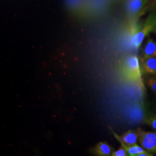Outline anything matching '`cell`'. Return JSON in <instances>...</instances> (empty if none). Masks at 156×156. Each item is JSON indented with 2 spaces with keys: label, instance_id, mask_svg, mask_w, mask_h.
<instances>
[{
  "label": "cell",
  "instance_id": "1",
  "mask_svg": "<svg viewBox=\"0 0 156 156\" xmlns=\"http://www.w3.org/2000/svg\"><path fill=\"white\" fill-rule=\"evenodd\" d=\"M121 73L127 81L143 86L142 70L138 57L135 55L129 56L124 60L121 67Z\"/></svg>",
  "mask_w": 156,
  "mask_h": 156
},
{
  "label": "cell",
  "instance_id": "2",
  "mask_svg": "<svg viewBox=\"0 0 156 156\" xmlns=\"http://www.w3.org/2000/svg\"><path fill=\"white\" fill-rule=\"evenodd\" d=\"M153 32H156V11L147 16L141 27L133 35L131 38L132 45L138 50L144 39Z\"/></svg>",
  "mask_w": 156,
  "mask_h": 156
},
{
  "label": "cell",
  "instance_id": "3",
  "mask_svg": "<svg viewBox=\"0 0 156 156\" xmlns=\"http://www.w3.org/2000/svg\"><path fill=\"white\" fill-rule=\"evenodd\" d=\"M138 142L146 151L156 153V132H148L138 128Z\"/></svg>",
  "mask_w": 156,
  "mask_h": 156
},
{
  "label": "cell",
  "instance_id": "4",
  "mask_svg": "<svg viewBox=\"0 0 156 156\" xmlns=\"http://www.w3.org/2000/svg\"><path fill=\"white\" fill-rule=\"evenodd\" d=\"M67 9L75 16L87 15V0H66Z\"/></svg>",
  "mask_w": 156,
  "mask_h": 156
},
{
  "label": "cell",
  "instance_id": "5",
  "mask_svg": "<svg viewBox=\"0 0 156 156\" xmlns=\"http://www.w3.org/2000/svg\"><path fill=\"white\" fill-rule=\"evenodd\" d=\"M149 0H126L125 7L130 16H138L144 10Z\"/></svg>",
  "mask_w": 156,
  "mask_h": 156
},
{
  "label": "cell",
  "instance_id": "6",
  "mask_svg": "<svg viewBox=\"0 0 156 156\" xmlns=\"http://www.w3.org/2000/svg\"><path fill=\"white\" fill-rule=\"evenodd\" d=\"M115 138L119 142H122L124 144L127 145H133L138 144V133L137 129L128 130L123 134L121 136L117 135V134L113 132Z\"/></svg>",
  "mask_w": 156,
  "mask_h": 156
},
{
  "label": "cell",
  "instance_id": "7",
  "mask_svg": "<svg viewBox=\"0 0 156 156\" xmlns=\"http://www.w3.org/2000/svg\"><path fill=\"white\" fill-rule=\"evenodd\" d=\"M142 70L149 75H156V57L140 59Z\"/></svg>",
  "mask_w": 156,
  "mask_h": 156
},
{
  "label": "cell",
  "instance_id": "8",
  "mask_svg": "<svg viewBox=\"0 0 156 156\" xmlns=\"http://www.w3.org/2000/svg\"><path fill=\"white\" fill-rule=\"evenodd\" d=\"M156 57V42L151 38L147 39L142 50L141 58Z\"/></svg>",
  "mask_w": 156,
  "mask_h": 156
},
{
  "label": "cell",
  "instance_id": "9",
  "mask_svg": "<svg viewBox=\"0 0 156 156\" xmlns=\"http://www.w3.org/2000/svg\"><path fill=\"white\" fill-rule=\"evenodd\" d=\"M113 149L106 142H101L95 147L94 152L98 156H111Z\"/></svg>",
  "mask_w": 156,
  "mask_h": 156
},
{
  "label": "cell",
  "instance_id": "10",
  "mask_svg": "<svg viewBox=\"0 0 156 156\" xmlns=\"http://www.w3.org/2000/svg\"><path fill=\"white\" fill-rule=\"evenodd\" d=\"M121 146L123 147L126 151H127L128 156H138L140 153L146 151L140 145L135 144L133 145H127L124 144L122 142H119Z\"/></svg>",
  "mask_w": 156,
  "mask_h": 156
},
{
  "label": "cell",
  "instance_id": "11",
  "mask_svg": "<svg viewBox=\"0 0 156 156\" xmlns=\"http://www.w3.org/2000/svg\"><path fill=\"white\" fill-rule=\"evenodd\" d=\"M146 83L151 91L156 95V75H151L147 78Z\"/></svg>",
  "mask_w": 156,
  "mask_h": 156
},
{
  "label": "cell",
  "instance_id": "12",
  "mask_svg": "<svg viewBox=\"0 0 156 156\" xmlns=\"http://www.w3.org/2000/svg\"><path fill=\"white\" fill-rule=\"evenodd\" d=\"M145 122L151 128L156 131V115H151L146 118Z\"/></svg>",
  "mask_w": 156,
  "mask_h": 156
},
{
  "label": "cell",
  "instance_id": "13",
  "mask_svg": "<svg viewBox=\"0 0 156 156\" xmlns=\"http://www.w3.org/2000/svg\"><path fill=\"white\" fill-rule=\"evenodd\" d=\"M111 156H128V154L127 151H126V149L123 147L121 146V147L119 149H118L117 151H113Z\"/></svg>",
  "mask_w": 156,
  "mask_h": 156
}]
</instances>
